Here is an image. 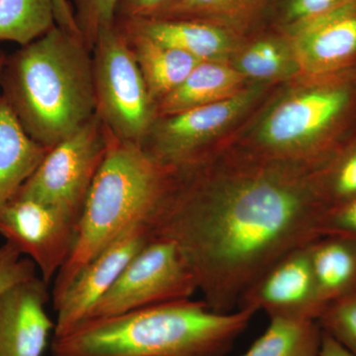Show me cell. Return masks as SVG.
Wrapping results in <instances>:
<instances>
[{
  "instance_id": "22",
  "label": "cell",
  "mask_w": 356,
  "mask_h": 356,
  "mask_svg": "<svg viewBox=\"0 0 356 356\" xmlns=\"http://www.w3.org/2000/svg\"><path fill=\"white\" fill-rule=\"evenodd\" d=\"M322 337L317 320L271 317L266 331L242 356H320Z\"/></svg>"
},
{
  "instance_id": "27",
  "label": "cell",
  "mask_w": 356,
  "mask_h": 356,
  "mask_svg": "<svg viewBox=\"0 0 356 356\" xmlns=\"http://www.w3.org/2000/svg\"><path fill=\"white\" fill-rule=\"evenodd\" d=\"M77 27L89 48L102 30L113 26L120 0H74Z\"/></svg>"
},
{
  "instance_id": "24",
  "label": "cell",
  "mask_w": 356,
  "mask_h": 356,
  "mask_svg": "<svg viewBox=\"0 0 356 356\" xmlns=\"http://www.w3.org/2000/svg\"><path fill=\"white\" fill-rule=\"evenodd\" d=\"M325 211L356 197V131L316 170Z\"/></svg>"
},
{
  "instance_id": "17",
  "label": "cell",
  "mask_w": 356,
  "mask_h": 356,
  "mask_svg": "<svg viewBox=\"0 0 356 356\" xmlns=\"http://www.w3.org/2000/svg\"><path fill=\"white\" fill-rule=\"evenodd\" d=\"M48 151L25 132L0 95V211L17 195Z\"/></svg>"
},
{
  "instance_id": "14",
  "label": "cell",
  "mask_w": 356,
  "mask_h": 356,
  "mask_svg": "<svg viewBox=\"0 0 356 356\" xmlns=\"http://www.w3.org/2000/svg\"><path fill=\"white\" fill-rule=\"evenodd\" d=\"M302 74H324L356 65V0L289 34Z\"/></svg>"
},
{
  "instance_id": "5",
  "label": "cell",
  "mask_w": 356,
  "mask_h": 356,
  "mask_svg": "<svg viewBox=\"0 0 356 356\" xmlns=\"http://www.w3.org/2000/svg\"><path fill=\"white\" fill-rule=\"evenodd\" d=\"M175 172L140 145L109 133L106 154L79 217L74 250L54 280L53 306L90 259L136 222H149L168 195Z\"/></svg>"
},
{
  "instance_id": "8",
  "label": "cell",
  "mask_w": 356,
  "mask_h": 356,
  "mask_svg": "<svg viewBox=\"0 0 356 356\" xmlns=\"http://www.w3.org/2000/svg\"><path fill=\"white\" fill-rule=\"evenodd\" d=\"M197 290L195 274L177 243L153 236L129 262L86 320L191 299Z\"/></svg>"
},
{
  "instance_id": "3",
  "label": "cell",
  "mask_w": 356,
  "mask_h": 356,
  "mask_svg": "<svg viewBox=\"0 0 356 356\" xmlns=\"http://www.w3.org/2000/svg\"><path fill=\"white\" fill-rule=\"evenodd\" d=\"M83 37L58 25L7 56L2 96L20 125L47 149L96 114L93 62Z\"/></svg>"
},
{
  "instance_id": "1",
  "label": "cell",
  "mask_w": 356,
  "mask_h": 356,
  "mask_svg": "<svg viewBox=\"0 0 356 356\" xmlns=\"http://www.w3.org/2000/svg\"><path fill=\"white\" fill-rule=\"evenodd\" d=\"M325 212L316 170L224 147L177 168L149 224L184 252L206 304L229 313L271 264L320 238Z\"/></svg>"
},
{
  "instance_id": "20",
  "label": "cell",
  "mask_w": 356,
  "mask_h": 356,
  "mask_svg": "<svg viewBox=\"0 0 356 356\" xmlns=\"http://www.w3.org/2000/svg\"><path fill=\"white\" fill-rule=\"evenodd\" d=\"M312 269L325 305L356 293V238L322 236L309 245Z\"/></svg>"
},
{
  "instance_id": "33",
  "label": "cell",
  "mask_w": 356,
  "mask_h": 356,
  "mask_svg": "<svg viewBox=\"0 0 356 356\" xmlns=\"http://www.w3.org/2000/svg\"><path fill=\"white\" fill-rule=\"evenodd\" d=\"M7 56L1 50H0V76H1L2 70H3L4 64H6Z\"/></svg>"
},
{
  "instance_id": "10",
  "label": "cell",
  "mask_w": 356,
  "mask_h": 356,
  "mask_svg": "<svg viewBox=\"0 0 356 356\" xmlns=\"http://www.w3.org/2000/svg\"><path fill=\"white\" fill-rule=\"evenodd\" d=\"M79 221L56 206L15 196L0 211V235L34 262L49 284L72 254Z\"/></svg>"
},
{
  "instance_id": "21",
  "label": "cell",
  "mask_w": 356,
  "mask_h": 356,
  "mask_svg": "<svg viewBox=\"0 0 356 356\" xmlns=\"http://www.w3.org/2000/svg\"><path fill=\"white\" fill-rule=\"evenodd\" d=\"M276 0H177L159 18L204 21L250 34L268 22Z\"/></svg>"
},
{
  "instance_id": "28",
  "label": "cell",
  "mask_w": 356,
  "mask_h": 356,
  "mask_svg": "<svg viewBox=\"0 0 356 356\" xmlns=\"http://www.w3.org/2000/svg\"><path fill=\"white\" fill-rule=\"evenodd\" d=\"M36 266L10 243L0 247V293L9 287L37 276Z\"/></svg>"
},
{
  "instance_id": "9",
  "label": "cell",
  "mask_w": 356,
  "mask_h": 356,
  "mask_svg": "<svg viewBox=\"0 0 356 356\" xmlns=\"http://www.w3.org/2000/svg\"><path fill=\"white\" fill-rule=\"evenodd\" d=\"M108 142V130L96 113L76 133L47 152L16 196L50 204L81 217Z\"/></svg>"
},
{
  "instance_id": "11",
  "label": "cell",
  "mask_w": 356,
  "mask_h": 356,
  "mask_svg": "<svg viewBox=\"0 0 356 356\" xmlns=\"http://www.w3.org/2000/svg\"><path fill=\"white\" fill-rule=\"evenodd\" d=\"M310 243L290 250L267 267L243 293L238 308L262 310L269 318L318 321L325 305L312 269Z\"/></svg>"
},
{
  "instance_id": "16",
  "label": "cell",
  "mask_w": 356,
  "mask_h": 356,
  "mask_svg": "<svg viewBox=\"0 0 356 356\" xmlns=\"http://www.w3.org/2000/svg\"><path fill=\"white\" fill-rule=\"evenodd\" d=\"M229 65L250 83H283L302 74L292 37L269 24L245 35Z\"/></svg>"
},
{
  "instance_id": "4",
  "label": "cell",
  "mask_w": 356,
  "mask_h": 356,
  "mask_svg": "<svg viewBox=\"0 0 356 356\" xmlns=\"http://www.w3.org/2000/svg\"><path fill=\"white\" fill-rule=\"evenodd\" d=\"M254 311L212 310L191 299L84 321L54 337L53 356H225Z\"/></svg>"
},
{
  "instance_id": "29",
  "label": "cell",
  "mask_w": 356,
  "mask_h": 356,
  "mask_svg": "<svg viewBox=\"0 0 356 356\" xmlns=\"http://www.w3.org/2000/svg\"><path fill=\"white\" fill-rule=\"evenodd\" d=\"M318 235L356 238V197L325 211L318 222Z\"/></svg>"
},
{
  "instance_id": "6",
  "label": "cell",
  "mask_w": 356,
  "mask_h": 356,
  "mask_svg": "<svg viewBox=\"0 0 356 356\" xmlns=\"http://www.w3.org/2000/svg\"><path fill=\"white\" fill-rule=\"evenodd\" d=\"M280 83H252L233 97L154 119L140 147L170 168L192 165L221 149Z\"/></svg>"
},
{
  "instance_id": "31",
  "label": "cell",
  "mask_w": 356,
  "mask_h": 356,
  "mask_svg": "<svg viewBox=\"0 0 356 356\" xmlns=\"http://www.w3.org/2000/svg\"><path fill=\"white\" fill-rule=\"evenodd\" d=\"M55 7L56 24L67 31L79 35V27H77L74 11L72 10L70 2L67 0H54Z\"/></svg>"
},
{
  "instance_id": "13",
  "label": "cell",
  "mask_w": 356,
  "mask_h": 356,
  "mask_svg": "<svg viewBox=\"0 0 356 356\" xmlns=\"http://www.w3.org/2000/svg\"><path fill=\"white\" fill-rule=\"evenodd\" d=\"M48 287L35 276L0 293V356H43L55 331Z\"/></svg>"
},
{
  "instance_id": "12",
  "label": "cell",
  "mask_w": 356,
  "mask_h": 356,
  "mask_svg": "<svg viewBox=\"0 0 356 356\" xmlns=\"http://www.w3.org/2000/svg\"><path fill=\"white\" fill-rule=\"evenodd\" d=\"M152 238L149 222H136L81 269L54 306L57 313L54 337L64 336L88 318L95 304Z\"/></svg>"
},
{
  "instance_id": "2",
  "label": "cell",
  "mask_w": 356,
  "mask_h": 356,
  "mask_svg": "<svg viewBox=\"0 0 356 356\" xmlns=\"http://www.w3.org/2000/svg\"><path fill=\"white\" fill-rule=\"evenodd\" d=\"M356 131V65L278 84L222 147L317 170Z\"/></svg>"
},
{
  "instance_id": "26",
  "label": "cell",
  "mask_w": 356,
  "mask_h": 356,
  "mask_svg": "<svg viewBox=\"0 0 356 356\" xmlns=\"http://www.w3.org/2000/svg\"><path fill=\"white\" fill-rule=\"evenodd\" d=\"M318 323L323 332L356 355V293L327 304Z\"/></svg>"
},
{
  "instance_id": "15",
  "label": "cell",
  "mask_w": 356,
  "mask_h": 356,
  "mask_svg": "<svg viewBox=\"0 0 356 356\" xmlns=\"http://www.w3.org/2000/svg\"><path fill=\"white\" fill-rule=\"evenodd\" d=\"M117 24L122 29L184 51L201 62L229 64L245 37L222 26L198 20L154 18L121 20Z\"/></svg>"
},
{
  "instance_id": "25",
  "label": "cell",
  "mask_w": 356,
  "mask_h": 356,
  "mask_svg": "<svg viewBox=\"0 0 356 356\" xmlns=\"http://www.w3.org/2000/svg\"><path fill=\"white\" fill-rule=\"evenodd\" d=\"M351 0H276L267 24L292 34L309 21Z\"/></svg>"
},
{
  "instance_id": "7",
  "label": "cell",
  "mask_w": 356,
  "mask_h": 356,
  "mask_svg": "<svg viewBox=\"0 0 356 356\" xmlns=\"http://www.w3.org/2000/svg\"><path fill=\"white\" fill-rule=\"evenodd\" d=\"M93 49L96 113L114 138L140 146L156 111L132 49L117 23L98 34Z\"/></svg>"
},
{
  "instance_id": "19",
  "label": "cell",
  "mask_w": 356,
  "mask_h": 356,
  "mask_svg": "<svg viewBox=\"0 0 356 356\" xmlns=\"http://www.w3.org/2000/svg\"><path fill=\"white\" fill-rule=\"evenodd\" d=\"M120 29L132 49L156 108V104L184 83L201 60L144 35Z\"/></svg>"
},
{
  "instance_id": "18",
  "label": "cell",
  "mask_w": 356,
  "mask_h": 356,
  "mask_svg": "<svg viewBox=\"0 0 356 356\" xmlns=\"http://www.w3.org/2000/svg\"><path fill=\"white\" fill-rule=\"evenodd\" d=\"M250 84L227 63L200 62L184 83L156 104V117L228 99Z\"/></svg>"
},
{
  "instance_id": "30",
  "label": "cell",
  "mask_w": 356,
  "mask_h": 356,
  "mask_svg": "<svg viewBox=\"0 0 356 356\" xmlns=\"http://www.w3.org/2000/svg\"><path fill=\"white\" fill-rule=\"evenodd\" d=\"M177 0H120L118 13L122 20L154 19L159 18Z\"/></svg>"
},
{
  "instance_id": "32",
  "label": "cell",
  "mask_w": 356,
  "mask_h": 356,
  "mask_svg": "<svg viewBox=\"0 0 356 356\" xmlns=\"http://www.w3.org/2000/svg\"><path fill=\"white\" fill-rule=\"evenodd\" d=\"M320 356H356L348 348L341 346L334 337L323 332L322 344H321Z\"/></svg>"
},
{
  "instance_id": "23",
  "label": "cell",
  "mask_w": 356,
  "mask_h": 356,
  "mask_svg": "<svg viewBox=\"0 0 356 356\" xmlns=\"http://www.w3.org/2000/svg\"><path fill=\"white\" fill-rule=\"evenodd\" d=\"M56 25L54 0H0V41L26 46Z\"/></svg>"
}]
</instances>
